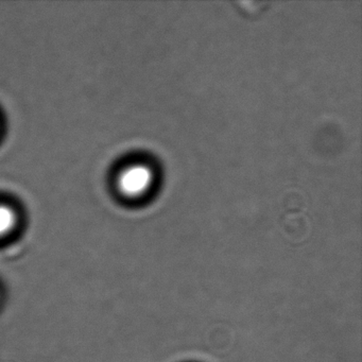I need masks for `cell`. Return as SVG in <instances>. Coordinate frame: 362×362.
<instances>
[{"mask_svg": "<svg viewBox=\"0 0 362 362\" xmlns=\"http://www.w3.org/2000/svg\"><path fill=\"white\" fill-rule=\"evenodd\" d=\"M152 179L151 169L145 165H131L118 175L117 188L124 196L136 198L149 189Z\"/></svg>", "mask_w": 362, "mask_h": 362, "instance_id": "1", "label": "cell"}, {"mask_svg": "<svg viewBox=\"0 0 362 362\" xmlns=\"http://www.w3.org/2000/svg\"><path fill=\"white\" fill-rule=\"evenodd\" d=\"M16 211L8 205L0 204V237L9 234L16 226Z\"/></svg>", "mask_w": 362, "mask_h": 362, "instance_id": "2", "label": "cell"}]
</instances>
